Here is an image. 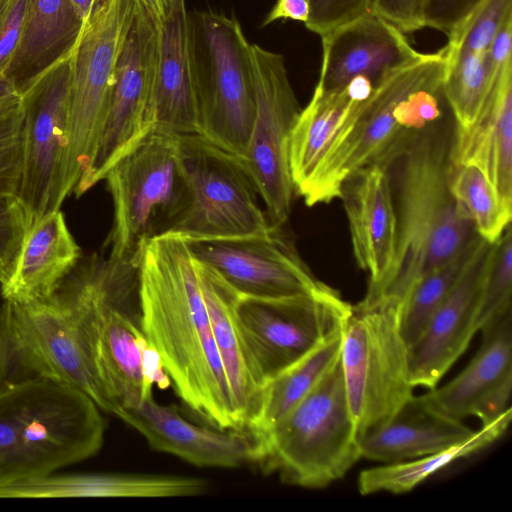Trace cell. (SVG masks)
Masks as SVG:
<instances>
[{"mask_svg": "<svg viewBox=\"0 0 512 512\" xmlns=\"http://www.w3.org/2000/svg\"><path fill=\"white\" fill-rule=\"evenodd\" d=\"M139 297L145 338L182 402L210 426L245 427L183 237L167 233L146 243L139 263Z\"/></svg>", "mask_w": 512, "mask_h": 512, "instance_id": "obj_1", "label": "cell"}, {"mask_svg": "<svg viewBox=\"0 0 512 512\" xmlns=\"http://www.w3.org/2000/svg\"><path fill=\"white\" fill-rule=\"evenodd\" d=\"M452 114L415 132L397 158L394 198L397 234L392 266L365 295L383 297L403 307L415 285L461 251L476 235L454 198L450 180Z\"/></svg>", "mask_w": 512, "mask_h": 512, "instance_id": "obj_2", "label": "cell"}, {"mask_svg": "<svg viewBox=\"0 0 512 512\" xmlns=\"http://www.w3.org/2000/svg\"><path fill=\"white\" fill-rule=\"evenodd\" d=\"M140 258L93 254L81 259L55 292L69 310L115 416L152 394L146 370L150 347L141 320Z\"/></svg>", "mask_w": 512, "mask_h": 512, "instance_id": "obj_3", "label": "cell"}, {"mask_svg": "<svg viewBox=\"0 0 512 512\" xmlns=\"http://www.w3.org/2000/svg\"><path fill=\"white\" fill-rule=\"evenodd\" d=\"M137 5L138 0H94L84 20L73 47L65 141L48 211L60 209L91 165Z\"/></svg>", "mask_w": 512, "mask_h": 512, "instance_id": "obj_4", "label": "cell"}, {"mask_svg": "<svg viewBox=\"0 0 512 512\" xmlns=\"http://www.w3.org/2000/svg\"><path fill=\"white\" fill-rule=\"evenodd\" d=\"M260 437L257 464L265 472L277 473L283 482L319 489L342 478L362 457L340 359Z\"/></svg>", "mask_w": 512, "mask_h": 512, "instance_id": "obj_5", "label": "cell"}, {"mask_svg": "<svg viewBox=\"0 0 512 512\" xmlns=\"http://www.w3.org/2000/svg\"><path fill=\"white\" fill-rule=\"evenodd\" d=\"M198 134L244 158L256 101L250 43L240 22L212 10L189 14Z\"/></svg>", "mask_w": 512, "mask_h": 512, "instance_id": "obj_6", "label": "cell"}, {"mask_svg": "<svg viewBox=\"0 0 512 512\" xmlns=\"http://www.w3.org/2000/svg\"><path fill=\"white\" fill-rule=\"evenodd\" d=\"M401 311L394 301L365 295L350 304L344 318L340 362L359 436L391 417L414 395Z\"/></svg>", "mask_w": 512, "mask_h": 512, "instance_id": "obj_7", "label": "cell"}, {"mask_svg": "<svg viewBox=\"0 0 512 512\" xmlns=\"http://www.w3.org/2000/svg\"><path fill=\"white\" fill-rule=\"evenodd\" d=\"M113 202L109 257H141L151 239L171 233L189 203L177 135L152 132L106 173Z\"/></svg>", "mask_w": 512, "mask_h": 512, "instance_id": "obj_8", "label": "cell"}, {"mask_svg": "<svg viewBox=\"0 0 512 512\" xmlns=\"http://www.w3.org/2000/svg\"><path fill=\"white\" fill-rule=\"evenodd\" d=\"M34 380L77 388L114 415L115 408L78 338L67 306L54 293L0 305V389Z\"/></svg>", "mask_w": 512, "mask_h": 512, "instance_id": "obj_9", "label": "cell"}, {"mask_svg": "<svg viewBox=\"0 0 512 512\" xmlns=\"http://www.w3.org/2000/svg\"><path fill=\"white\" fill-rule=\"evenodd\" d=\"M189 188L188 207L172 232L186 240L269 233L274 226L243 160L199 134L177 135Z\"/></svg>", "mask_w": 512, "mask_h": 512, "instance_id": "obj_10", "label": "cell"}, {"mask_svg": "<svg viewBox=\"0 0 512 512\" xmlns=\"http://www.w3.org/2000/svg\"><path fill=\"white\" fill-rule=\"evenodd\" d=\"M349 308L328 285L312 293L279 298L238 294L235 319L261 387L337 330Z\"/></svg>", "mask_w": 512, "mask_h": 512, "instance_id": "obj_11", "label": "cell"}, {"mask_svg": "<svg viewBox=\"0 0 512 512\" xmlns=\"http://www.w3.org/2000/svg\"><path fill=\"white\" fill-rule=\"evenodd\" d=\"M255 87V117L242 159L271 224L285 225L294 186L288 163L291 130L301 111L284 57L250 43Z\"/></svg>", "mask_w": 512, "mask_h": 512, "instance_id": "obj_12", "label": "cell"}, {"mask_svg": "<svg viewBox=\"0 0 512 512\" xmlns=\"http://www.w3.org/2000/svg\"><path fill=\"white\" fill-rule=\"evenodd\" d=\"M159 23L139 2L119 54L106 121L91 165L74 190L79 197L154 131L152 94L159 53Z\"/></svg>", "mask_w": 512, "mask_h": 512, "instance_id": "obj_13", "label": "cell"}, {"mask_svg": "<svg viewBox=\"0 0 512 512\" xmlns=\"http://www.w3.org/2000/svg\"><path fill=\"white\" fill-rule=\"evenodd\" d=\"M186 242L195 261L212 269L242 296L288 297L326 286L300 257L284 225L263 235Z\"/></svg>", "mask_w": 512, "mask_h": 512, "instance_id": "obj_14", "label": "cell"}, {"mask_svg": "<svg viewBox=\"0 0 512 512\" xmlns=\"http://www.w3.org/2000/svg\"><path fill=\"white\" fill-rule=\"evenodd\" d=\"M72 54L73 48L20 89L23 165L16 197L31 225L47 213L58 175L68 119Z\"/></svg>", "mask_w": 512, "mask_h": 512, "instance_id": "obj_15", "label": "cell"}, {"mask_svg": "<svg viewBox=\"0 0 512 512\" xmlns=\"http://www.w3.org/2000/svg\"><path fill=\"white\" fill-rule=\"evenodd\" d=\"M116 416L138 431L152 449L195 466L237 468L260 458L261 437L249 428L191 423L175 405L159 404L152 394L136 406L120 409Z\"/></svg>", "mask_w": 512, "mask_h": 512, "instance_id": "obj_16", "label": "cell"}, {"mask_svg": "<svg viewBox=\"0 0 512 512\" xmlns=\"http://www.w3.org/2000/svg\"><path fill=\"white\" fill-rule=\"evenodd\" d=\"M320 37L322 62L317 84L325 91H339L358 76L376 85L420 54L406 34L372 10Z\"/></svg>", "mask_w": 512, "mask_h": 512, "instance_id": "obj_17", "label": "cell"}, {"mask_svg": "<svg viewBox=\"0 0 512 512\" xmlns=\"http://www.w3.org/2000/svg\"><path fill=\"white\" fill-rule=\"evenodd\" d=\"M489 246L480 240L454 286L410 347V376L414 387H436L478 331V292Z\"/></svg>", "mask_w": 512, "mask_h": 512, "instance_id": "obj_18", "label": "cell"}, {"mask_svg": "<svg viewBox=\"0 0 512 512\" xmlns=\"http://www.w3.org/2000/svg\"><path fill=\"white\" fill-rule=\"evenodd\" d=\"M340 198L348 219L353 254L369 276L380 283L394 259L397 218L389 167L372 165L349 176Z\"/></svg>", "mask_w": 512, "mask_h": 512, "instance_id": "obj_19", "label": "cell"}, {"mask_svg": "<svg viewBox=\"0 0 512 512\" xmlns=\"http://www.w3.org/2000/svg\"><path fill=\"white\" fill-rule=\"evenodd\" d=\"M373 90V82L365 76L353 78L339 91H325L316 84L289 138L288 163L296 194L305 188L325 156L347 133Z\"/></svg>", "mask_w": 512, "mask_h": 512, "instance_id": "obj_20", "label": "cell"}, {"mask_svg": "<svg viewBox=\"0 0 512 512\" xmlns=\"http://www.w3.org/2000/svg\"><path fill=\"white\" fill-rule=\"evenodd\" d=\"M454 166H478L512 211V64L496 77L471 126L452 134Z\"/></svg>", "mask_w": 512, "mask_h": 512, "instance_id": "obj_21", "label": "cell"}, {"mask_svg": "<svg viewBox=\"0 0 512 512\" xmlns=\"http://www.w3.org/2000/svg\"><path fill=\"white\" fill-rule=\"evenodd\" d=\"M159 53L152 94L154 131L198 134V110L189 28L183 5L159 25Z\"/></svg>", "mask_w": 512, "mask_h": 512, "instance_id": "obj_22", "label": "cell"}, {"mask_svg": "<svg viewBox=\"0 0 512 512\" xmlns=\"http://www.w3.org/2000/svg\"><path fill=\"white\" fill-rule=\"evenodd\" d=\"M474 430L413 395L391 417L359 436L362 458L395 463L444 450Z\"/></svg>", "mask_w": 512, "mask_h": 512, "instance_id": "obj_23", "label": "cell"}, {"mask_svg": "<svg viewBox=\"0 0 512 512\" xmlns=\"http://www.w3.org/2000/svg\"><path fill=\"white\" fill-rule=\"evenodd\" d=\"M81 260V249L60 210L45 213L25 238L10 278L0 286L4 300L51 297Z\"/></svg>", "mask_w": 512, "mask_h": 512, "instance_id": "obj_24", "label": "cell"}, {"mask_svg": "<svg viewBox=\"0 0 512 512\" xmlns=\"http://www.w3.org/2000/svg\"><path fill=\"white\" fill-rule=\"evenodd\" d=\"M479 331L482 345L468 365L448 383L422 395L431 408L461 421L473 416L487 394L512 375V311Z\"/></svg>", "mask_w": 512, "mask_h": 512, "instance_id": "obj_25", "label": "cell"}, {"mask_svg": "<svg viewBox=\"0 0 512 512\" xmlns=\"http://www.w3.org/2000/svg\"><path fill=\"white\" fill-rule=\"evenodd\" d=\"M190 477L161 474H49L0 487V498L181 497L191 493Z\"/></svg>", "mask_w": 512, "mask_h": 512, "instance_id": "obj_26", "label": "cell"}, {"mask_svg": "<svg viewBox=\"0 0 512 512\" xmlns=\"http://www.w3.org/2000/svg\"><path fill=\"white\" fill-rule=\"evenodd\" d=\"M209 315L215 345L234 399L237 413L246 427L255 408L261 385L249 362L236 323V293L209 267L193 259Z\"/></svg>", "mask_w": 512, "mask_h": 512, "instance_id": "obj_27", "label": "cell"}, {"mask_svg": "<svg viewBox=\"0 0 512 512\" xmlns=\"http://www.w3.org/2000/svg\"><path fill=\"white\" fill-rule=\"evenodd\" d=\"M83 23L71 0H29L6 75L21 89L72 50Z\"/></svg>", "mask_w": 512, "mask_h": 512, "instance_id": "obj_28", "label": "cell"}, {"mask_svg": "<svg viewBox=\"0 0 512 512\" xmlns=\"http://www.w3.org/2000/svg\"><path fill=\"white\" fill-rule=\"evenodd\" d=\"M343 324V323H342ZM342 325L322 342L268 379L247 428L262 435L300 402L340 359Z\"/></svg>", "mask_w": 512, "mask_h": 512, "instance_id": "obj_29", "label": "cell"}, {"mask_svg": "<svg viewBox=\"0 0 512 512\" xmlns=\"http://www.w3.org/2000/svg\"><path fill=\"white\" fill-rule=\"evenodd\" d=\"M512 419V408L495 421L482 425L465 440L444 450L412 460L384 463L363 470L358 477V491L362 495L379 492L403 494L410 492L424 480L451 463L477 453L501 438Z\"/></svg>", "mask_w": 512, "mask_h": 512, "instance_id": "obj_30", "label": "cell"}, {"mask_svg": "<svg viewBox=\"0 0 512 512\" xmlns=\"http://www.w3.org/2000/svg\"><path fill=\"white\" fill-rule=\"evenodd\" d=\"M445 50L444 87L456 130H465L477 118L492 85L506 66H491L489 51L451 47Z\"/></svg>", "mask_w": 512, "mask_h": 512, "instance_id": "obj_31", "label": "cell"}, {"mask_svg": "<svg viewBox=\"0 0 512 512\" xmlns=\"http://www.w3.org/2000/svg\"><path fill=\"white\" fill-rule=\"evenodd\" d=\"M450 188L471 220L476 234L487 243H495L511 225L512 211L504 207L495 188L478 166L453 165Z\"/></svg>", "mask_w": 512, "mask_h": 512, "instance_id": "obj_32", "label": "cell"}, {"mask_svg": "<svg viewBox=\"0 0 512 512\" xmlns=\"http://www.w3.org/2000/svg\"><path fill=\"white\" fill-rule=\"evenodd\" d=\"M481 239L476 234L454 257L425 275L408 295L401 311V331L409 348L423 333Z\"/></svg>", "mask_w": 512, "mask_h": 512, "instance_id": "obj_33", "label": "cell"}, {"mask_svg": "<svg viewBox=\"0 0 512 512\" xmlns=\"http://www.w3.org/2000/svg\"><path fill=\"white\" fill-rule=\"evenodd\" d=\"M511 225L490 244L486 253L478 292V331L492 319L512 311Z\"/></svg>", "mask_w": 512, "mask_h": 512, "instance_id": "obj_34", "label": "cell"}, {"mask_svg": "<svg viewBox=\"0 0 512 512\" xmlns=\"http://www.w3.org/2000/svg\"><path fill=\"white\" fill-rule=\"evenodd\" d=\"M511 15L512 0H485L465 23L447 36V45L489 51L497 32Z\"/></svg>", "mask_w": 512, "mask_h": 512, "instance_id": "obj_35", "label": "cell"}, {"mask_svg": "<svg viewBox=\"0 0 512 512\" xmlns=\"http://www.w3.org/2000/svg\"><path fill=\"white\" fill-rule=\"evenodd\" d=\"M22 103L0 112V199L17 196L23 165Z\"/></svg>", "mask_w": 512, "mask_h": 512, "instance_id": "obj_36", "label": "cell"}, {"mask_svg": "<svg viewBox=\"0 0 512 512\" xmlns=\"http://www.w3.org/2000/svg\"><path fill=\"white\" fill-rule=\"evenodd\" d=\"M30 226L28 214L16 196L0 199V286L12 274Z\"/></svg>", "mask_w": 512, "mask_h": 512, "instance_id": "obj_37", "label": "cell"}, {"mask_svg": "<svg viewBox=\"0 0 512 512\" xmlns=\"http://www.w3.org/2000/svg\"><path fill=\"white\" fill-rule=\"evenodd\" d=\"M310 13L304 24L322 36L362 14L371 11L372 0H308Z\"/></svg>", "mask_w": 512, "mask_h": 512, "instance_id": "obj_38", "label": "cell"}, {"mask_svg": "<svg viewBox=\"0 0 512 512\" xmlns=\"http://www.w3.org/2000/svg\"><path fill=\"white\" fill-rule=\"evenodd\" d=\"M485 0H426L424 27L442 31L447 36L458 29Z\"/></svg>", "mask_w": 512, "mask_h": 512, "instance_id": "obj_39", "label": "cell"}, {"mask_svg": "<svg viewBox=\"0 0 512 512\" xmlns=\"http://www.w3.org/2000/svg\"><path fill=\"white\" fill-rule=\"evenodd\" d=\"M29 0H0V74H5L15 54Z\"/></svg>", "mask_w": 512, "mask_h": 512, "instance_id": "obj_40", "label": "cell"}, {"mask_svg": "<svg viewBox=\"0 0 512 512\" xmlns=\"http://www.w3.org/2000/svg\"><path fill=\"white\" fill-rule=\"evenodd\" d=\"M425 2L426 0H372L371 10L404 34H410L424 28Z\"/></svg>", "mask_w": 512, "mask_h": 512, "instance_id": "obj_41", "label": "cell"}, {"mask_svg": "<svg viewBox=\"0 0 512 512\" xmlns=\"http://www.w3.org/2000/svg\"><path fill=\"white\" fill-rule=\"evenodd\" d=\"M512 375L507 376L480 402L473 416L487 425L511 409Z\"/></svg>", "mask_w": 512, "mask_h": 512, "instance_id": "obj_42", "label": "cell"}, {"mask_svg": "<svg viewBox=\"0 0 512 512\" xmlns=\"http://www.w3.org/2000/svg\"><path fill=\"white\" fill-rule=\"evenodd\" d=\"M309 13L308 0H276L261 26H268L277 20H293L305 24L308 21Z\"/></svg>", "mask_w": 512, "mask_h": 512, "instance_id": "obj_43", "label": "cell"}, {"mask_svg": "<svg viewBox=\"0 0 512 512\" xmlns=\"http://www.w3.org/2000/svg\"><path fill=\"white\" fill-rule=\"evenodd\" d=\"M159 25L177 9L185 5V0H139Z\"/></svg>", "mask_w": 512, "mask_h": 512, "instance_id": "obj_44", "label": "cell"}, {"mask_svg": "<svg viewBox=\"0 0 512 512\" xmlns=\"http://www.w3.org/2000/svg\"><path fill=\"white\" fill-rule=\"evenodd\" d=\"M22 103V94L13 79L0 74V112L14 108Z\"/></svg>", "mask_w": 512, "mask_h": 512, "instance_id": "obj_45", "label": "cell"}, {"mask_svg": "<svg viewBox=\"0 0 512 512\" xmlns=\"http://www.w3.org/2000/svg\"><path fill=\"white\" fill-rule=\"evenodd\" d=\"M73 5L75 6L76 10L78 11L79 15L83 19V21L87 18L89 15L94 0H71Z\"/></svg>", "mask_w": 512, "mask_h": 512, "instance_id": "obj_46", "label": "cell"}]
</instances>
